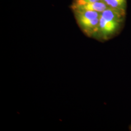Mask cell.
<instances>
[{
  "instance_id": "cell-1",
  "label": "cell",
  "mask_w": 131,
  "mask_h": 131,
  "mask_svg": "<svg viewBox=\"0 0 131 131\" xmlns=\"http://www.w3.org/2000/svg\"><path fill=\"white\" fill-rule=\"evenodd\" d=\"M78 24L89 37H95L98 31L101 13L93 11L74 10Z\"/></svg>"
},
{
  "instance_id": "cell-2",
  "label": "cell",
  "mask_w": 131,
  "mask_h": 131,
  "mask_svg": "<svg viewBox=\"0 0 131 131\" xmlns=\"http://www.w3.org/2000/svg\"><path fill=\"white\" fill-rule=\"evenodd\" d=\"M108 7H109L103 1L92 3H80L75 2L73 6V8L74 10L93 11L99 13L103 12Z\"/></svg>"
},
{
  "instance_id": "cell-3",
  "label": "cell",
  "mask_w": 131,
  "mask_h": 131,
  "mask_svg": "<svg viewBox=\"0 0 131 131\" xmlns=\"http://www.w3.org/2000/svg\"><path fill=\"white\" fill-rule=\"evenodd\" d=\"M125 15V10L120 9L108 7L103 12L101 13V16L104 19L117 21L123 24Z\"/></svg>"
},
{
  "instance_id": "cell-4",
  "label": "cell",
  "mask_w": 131,
  "mask_h": 131,
  "mask_svg": "<svg viewBox=\"0 0 131 131\" xmlns=\"http://www.w3.org/2000/svg\"><path fill=\"white\" fill-rule=\"evenodd\" d=\"M109 7L125 10L126 0H102Z\"/></svg>"
},
{
  "instance_id": "cell-5",
  "label": "cell",
  "mask_w": 131,
  "mask_h": 131,
  "mask_svg": "<svg viewBox=\"0 0 131 131\" xmlns=\"http://www.w3.org/2000/svg\"><path fill=\"white\" fill-rule=\"evenodd\" d=\"M98 1H102V0H76V2L80 3H92Z\"/></svg>"
},
{
  "instance_id": "cell-6",
  "label": "cell",
  "mask_w": 131,
  "mask_h": 131,
  "mask_svg": "<svg viewBox=\"0 0 131 131\" xmlns=\"http://www.w3.org/2000/svg\"><path fill=\"white\" fill-rule=\"evenodd\" d=\"M130 130H131V125L130 126Z\"/></svg>"
}]
</instances>
